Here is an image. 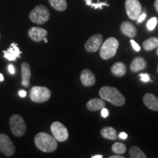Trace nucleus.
I'll return each mask as SVG.
<instances>
[{
    "label": "nucleus",
    "instance_id": "nucleus-1",
    "mask_svg": "<svg viewBox=\"0 0 158 158\" xmlns=\"http://www.w3.org/2000/svg\"><path fill=\"white\" fill-rule=\"evenodd\" d=\"M100 97L115 106H122L125 103V98L117 89L109 86H103L99 91Z\"/></svg>",
    "mask_w": 158,
    "mask_h": 158
},
{
    "label": "nucleus",
    "instance_id": "nucleus-2",
    "mask_svg": "<svg viewBox=\"0 0 158 158\" xmlns=\"http://www.w3.org/2000/svg\"><path fill=\"white\" fill-rule=\"evenodd\" d=\"M35 143L37 149L44 152H52L58 147L56 138L46 133H37L35 138Z\"/></svg>",
    "mask_w": 158,
    "mask_h": 158
},
{
    "label": "nucleus",
    "instance_id": "nucleus-3",
    "mask_svg": "<svg viewBox=\"0 0 158 158\" xmlns=\"http://www.w3.org/2000/svg\"><path fill=\"white\" fill-rule=\"evenodd\" d=\"M118 48V41L115 37H109L102 44L100 55L102 59L107 60L115 56Z\"/></svg>",
    "mask_w": 158,
    "mask_h": 158
},
{
    "label": "nucleus",
    "instance_id": "nucleus-4",
    "mask_svg": "<svg viewBox=\"0 0 158 158\" xmlns=\"http://www.w3.org/2000/svg\"><path fill=\"white\" fill-rule=\"evenodd\" d=\"M29 19L33 23L43 24L50 19V12L44 5H37L29 13Z\"/></svg>",
    "mask_w": 158,
    "mask_h": 158
},
{
    "label": "nucleus",
    "instance_id": "nucleus-5",
    "mask_svg": "<svg viewBox=\"0 0 158 158\" xmlns=\"http://www.w3.org/2000/svg\"><path fill=\"white\" fill-rule=\"evenodd\" d=\"M51 95V92L50 89L45 86H33L29 92L31 101L37 103L46 102L50 99Z\"/></svg>",
    "mask_w": 158,
    "mask_h": 158
},
{
    "label": "nucleus",
    "instance_id": "nucleus-6",
    "mask_svg": "<svg viewBox=\"0 0 158 158\" xmlns=\"http://www.w3.org/2000/svg\"><path fill=\"white\" fill-rule=\"evenodd\" d=\"M10 127L12 133L16 137L23 136L27 130V125L24 120L19 114H14L10 118Z\"/></svg>",
    "mask_w": 158,
    "mask_h": 158
},
{
    "label": "nucleus",
    "instance_id": "nucleus-7",
    "mask_svg": "<svg viewBox=\"0 0 158 158\" xmlns=\"http://www.w3.org/2000/svg\"><path fill=\"white\" fill-rule=\"evenodd\" d=\"M51 130L52 135L56 138V141L64 142L68 140L69 137L68 130L64 124L59 122H54L51 124Z\"/></svg>",
    "mask_w": 158,
    "mask_h": 158
},
{
    "label": "nucleus",
    "instance_id": "nucleus-8",
    "mask_svg": "<svg viewBox=\"0 0 158 158\" xmlns=\"http://www.w3.org/2000/svg\"><path fill=\"white\" fill-rule=\"evenodd\" d=\"M125 8L128 17L134 21L141 14L142 7L138 0H126Z\"/></svg>",
    "mask_w": 158,
    "mask_h": 158
},
{
    "label": "nucleus",
    "instance_id": "nucleus-9",
    "mask_svg": "<svg viewBox=\"0 0 158 158\" xmlns=\"http://www.w3.org/2000/svg\"><path fill=\"white\" fill-rule=\"evenodd\" d=\"M15 147L8 136L0 134V152L7 157H11L15 153Z\"/></svg>",
    "mask_w": 158,
    "mask_h": 158
},
{
    "label": "nucleus",
    "instance_id": "nucleus-10",
    "mask_svg": "<svg viewBox=\"0 0 158 158\" xmlns=\"http://www.w3.org/2000/svg\"><path fill=\"white\" fill-rule=\"evenodd\" d=\"M103 37L101 35L96 34L90 37L85 43V49L90 53H94L98 51L100 48L102 44Z\"/></svg>",
    "mask_w": 158,
    "mask_h": 158
},
{
    "label": "nucleus",
    "instance_id": "nucleus-11",
    "mask_svg": "<svg viewBox=\"0 0 158 158\" xmlns=\"http://www.w3.org/2000/svg\"><path fill=\"white\" fill-rule=\"evenodd\" d=\"M29 37L33 41L37 43H40L44 40L48 35V31L46 29L41 28V27H31L28 31Z\"/></svg>",
    "mask_w": 158,
    "mask_h": 158
},
{
    "label": "nucleus",
    "instance_id": "nucleus-12",
    "mask_svg": "<svg viewBox=\"0 0 158 158\" xmlns=\"http://www.w3.org/2000/svg\"><path fill=\"white\" fill-rule=\"evenodd\" d=\"M4 56L9 61H15L18 58L21 57L22 51L20 50L18 45L15 43H11L10 46L6 51H3Z\"/></svg>",
    "mask_w": 158,
    "mask_h": 158
},
{
    "label": "nucleus",
    "instance_id": "nucleus-13",
    "mask_svg": "<svg viewBox=\"0 0 158 158\" xmlns=\"http://www.w3.org/2000/svg\"><path fill=\"white\" fill-rule=\"evenodd\" d=\"M21 77H22V81L21 84L26 88H28L30 86L31 78V68L27 62H23L21 64Z\"/></svg>",
    "mask_w": 158,
    "mask_h": 158
},
{
    "label": "nucleus",
    "instance_id": "nucleus-14",
    "mask_svg": "<svg viewBox=\"0 0 158 158\" xmlns=\"http://www.w3.org/2000/svg\"><path fill=\"white\" fill-rule=\"evenodd\" d=\"M81 81L85 86H91L95 84V76L92 71L85 69L81 74Z\"/></svg>",
    "mask_w": 158,
    "mask_h": 158
},
{
    "label": "nucleus",
    "instance_id": "nucleus-15",
    "mask_svg": "<svg viewBox=\"0 0 158 158\" xmlns=\"http://www.w3.org/2000/svg\"><path fill=\"white\" fill-rule=\"evenodd\" d=\"M120 29H121L122 34L130 37V38L135 37L137 35V29H136L135 27L129 21H124L122 23Z\"/></svg>",
    "mask_w": 158,
    "mask_h": 158
},
{
    "label": "nucleus",
    "instance_id": "nucleus-16",
    "mask_svg": "<svg viewBox=\"0 0 158 158\" xmlns=\"http://www.w3.org/2000/svg\"><path fill=\"white\" fill-rule=\"evenodd\" d=\"M143 103L148 108L152 110H158V98L152 94H146L143 98Z\"/></svg>",
    "mask_w": 158,
    "mask_h": 158
},
{
    "label": "nucleus",
    "instance_id": "nucleus-17",
    "mask_svg": "<svg viewBox=\"0 0 158 158\" xmlns=\"http://www.w3.org/2000/svg\"><path fill=\"white\" fill-rule=\"evenodd\" d=\"M147 68V62L142 57H136L130 64V70L133 73H138Z\"/></svg>",
    "mask_w": 158,
    "mask_h": 158
},
{
    "label": "nucleus",
    "instance_id": "nucleus-18",
    "mask_svg": "<svg viewBox=\"0 0 158 158\" xmlns=\"http://www.w3.org/2000/svg\"><path fill=\"white\" fill-rule=\"evenodd\" d=\"M106 106V102H104L103 99L94 98L92 99L86 103V108L91 111H96V110H101Z\"/></svg>",
    "mask_w": 158,
    "mask_h": 158
},
{
    "label": "nucleus",
    "instance_id": "nucleus-19",
    "mask_svg": "<svg viewBox=\"0 0 158 158\" xmlns=\"http://www.w3.org/2000/svg\"><path fill=\"white\" fill-rule=\"evenodd\" d=\"M111 73L117 77H122L127 72V67L122 62H116L112 65L110 68Z\"/></svg>",
    "mask_w": 158,
    "mask_h": 158
},
{
    "label": "nucleus",
    "instance_id": "nucleus-20",
    "mask_svg": "<svg viewBox=\"0 0 158 158\" xmlns=\"http://www.w3.org/2000/svg\"><path fill=\"white\" fill-rule=\"evenodd\" d=\"M100 135L106 139L116 140L117 138V133L114 128L111 127H105L100 130Z\"/></svg>",
    "mask_w": 158,
    "mask_h": 158
},
{
    "label": "nucleus",
    "instance_id": "nucleus-21",
    "mask_svg": "<svg viewBox=\"0 0 158 158\" xmlns=\"http://www.w3.org/2000/svg\"><path fill=\"white\" fill-rule=\"evenodd\" d=\"M48 1L52 7L58 11H64L68 7L66 0H48Z\"/></svg>",
    "mask_w": 158,
    "mask_h": 158
},
{
    "label": "nucleus",
    "instance_id": "nucleus-22",
    "mask_svg": "<svg viewBox=\"0 0 158 158\" xmlns=\"http://www.w3.org/2000/svg\"><path fill=\"white\" fill-rule=\"evenodd\" d=\"M158 46V38L157 37H150L146 40L143 43V47L145 50L152 51Z\"/></svg>",
    "mask_w": 158,
    "mask_h": 158
},
{
    "label": "nucleus",
    "instance_id": "nucleus-23",
    "mask_svg": "<svg viewBox=\"0 0 158 158\" xmlns=\"http://www.w3.org/2000/svg\"><path fill=\"white\" fill-rule=\"evenodd\" d=\"M130 157L131 158H146L145 154H144L142 150L138 148V147H133L130 148Z\"/></svg>",
    "mask_w": 158,
    "mask_h": 158
},
{
    "label": "nucleus",
    "instance_id": "nucleus-24",
    "mask_svg": "<svg viewBox=\"0 0 158 158\" xmlns=\"http://www.w3.org/2000/svg\"><path fill=\"white\" fill-rule=\"evenodd\" d=\"M127 147L122 143H115L112 146V151L115 154H118V155H122V154L126 152Z\"/></svg>",
    "mask_w": 158,
    "mask_h": 158
},
{
    "label": "nucleus",
    "instance_id": "nucleus-25",
    "mask_svg": "<svg viewBox=\"0 0 158 158\" xmlns=\"http://www.w3.org/2000/svg\"><path fill=\"white\" fill-rule=\"evenodd\" d=\"M157 19L156 17H154V18H152L151 19L149 20V21H148L147 23V29H149V31H152L155 29L156 25H157Z\"/></svg>",
    "mask_w": 158,
    "mask_h": 158
},
{
    "label": "nucleus",
    "instance_id": "nucleus-26",
    "mask_svg": "<svg viewBox=\"0 0 158 158\" xmlns=\"http://www.w3.org/2000/svg\"><path fill=\"white\" fill-rule=\"evenodd\" d=\"M139 77H140V78H141V80L143 82H148V81H150L149 75L147 74V73H141V74H140L139 75Z\"/></svg>",
    "mask_w": 158,
    "mask_h": 158
},
{
    "label": "nucleus",
    "instance_id": "nucleus-27",
    "mask_svg": "<svg viewBox=\"0 0 158 158\" xmlns=\"http://www.w3.org/2000/svg\"><path fill=\"white\" fill-rule=\"evenodd\" d=\"M130 43H131L132 46H133V48L135 51H139L140 50H141V48H140V46L138 45V43H136L135 40H130Z\"/></svg>",
    "mask_w": 158,
    "mask_h": 158
},
{
    "label": "nucleus",
    "instance_id": "nucleus-28",
    "mask_svg": "<svg viewBox=\"0 0 158 158\" xmlns=\"http://www.w3.org/2000/svg\"><path fill=\"white\" fill-rule=\"evenodd\" d=\"M108 114H109V113H108V110L107 108H105V107L103 108H102L101 109V116H102L103 118H106L108 117Z\"/></svg>",
    "mask_w": 158,
    "mask_h": 158
},
{
    "label": "nucleus",
    "instance_id": "nucleus-29",
    "mask_svg": "<svg viewBox=\"0 0 158 158\" xmlns=\"http://www.w3.org/2000/svg\"><path fill=\"white\" fill-rule=\"evenodd\" d=\"M7 69H8L9 73L10 74H15V69L13 64H9L8 67H7Z\"/></svg>",
    "mask_w": 158,
    "mask_h": 158
},
{
    "label": "nucleus",
    "instance_id": "nucleus-30",
    "mask_svg": "<svg viewBox=\"0 0 158 158\" xmlns=\"http://www.w3.org/2000/svg\"><path fill=\"white\" fill-rule=\"evenodd\" d=\"M146 17H147V15H146V13H142V14H141V15H140V16L138 17V19H137L138 23L143 22V21H144V19H146Z\"/></svg>",
    "mask_w": 158,
    "mask_h": 158
},
{
    "label": "nucleus",
    "instance_id": "nucleus-31",
    "mask_svg": "<svg viewBox=\"0 0 158 158\" xmlns=\"http://www.w3.org/2000/svg\"><path fill=\"white\" fill-rule=\"evenodd\" d=\"M19 95L21 97V98H25L27 96V92L25 90H19Z\"/></svg>",
    "mask_w": 158,
    "mask_h": 158
},
{
    "label": "nucleus",
    "instance_id": "nucleus-32",
    "mask_svg": "<svg viewBox=\"0 0 158 158\" xmlns=\"http://www.w3.org/2000/svg\"><path fill=\"white\" fill-rule=\"evenodd\" d=\"M118 137L122 138V139H126V138H127V133H125L124 132H122V133L118 135Z\"/></svg>",
    "mask_w": 158,
    "mask_h": 158
},
{
    "label": "nucleus",
    "instance_id": "nucleus-33",
    "mask_svg": "<svg viewBox=\"0 0 158 158\" xmlns=\"http://www.w3.org/2000/svg\"><path fill=\"white\" fill-rule=\"evenodd\" d=\"M85 2H86V5H89V6H91L94 3L93 0H85Z\"/></svg>",
    "mask_w": 158,
    "mask_h": 158
},
{
    "label": "nucleus",
    "instance_id": "nucleus-34",
    "mask_svg": "<svg viewBox=\"0 0 158 158\" xmlns=\"http://www.w3.org/2000/svg\"><path fill=\"white\" fill-rule=\"evenodd\" d=\"M154 5H155V7L156 11H157L158 13V0H155V4H154Z\"/></svg>",
    "mask_w": 158,
    "mask_h": 158
},
{
    "label": "nucleus",
    "instance_id": "nucleus-35",
    "mask_svg": "<svg viewBox=\"0 0 158 158\" xmlns=\"http://www.w3.org/2000/svg\"><path fill=\"white\" fill-rule=\"evenodd\" d=\"M92 158H102V155H96L92 156Z\"/></svg>",
    "mask_w": 158,
    "mask_h": 158
},
{
    "label": "nucleus",
    "instance_id": "nucleus-36",
    "mask_svg": "<svg viewBox=\"0 0 158 158\" xmlns=\"http://www.w3.org/2000/svg\"><path fill=\"white\" fill-rule=\"evenodd\" d=\"M109 158H124V157H122V156H111V157H109Z\"/></svg>",
    "mask_w": 158,
    "mask_h": 158
},
{
    "label": "nucleus",
    "instance_id": "nucleus-37",
    "mask_svg": "<svg viewBox=\"0 0 158 158\" xmlns=\"http://www.w3.org/2000/svg\"><path fill=\"white\" fill-rule=\"evenodd\" d=\"M4 81V76L2 73H0V81Z\"/></svg>",
    "mask_w": 158,
    "mask_h": 158
},
{
    "label": "nucleus",
    "instance_id": "nucleus-38",
    "mask_svg": "<svg viewBox=\"0 0 158 158\" xmlns=\"http://www.w3.org/2000/svg\"><path fill=\"white\" fill-rule=\"evenodd\" d=\"M43 40L45 41V43H48V40H47L46 37H45V38H44V40Z\"/></svg>",
    "mask_w": 158,
    "mask_h": 158
},
{
    "label": "nucleus",
    "instance_id": "nucleus-39",
    "mask_svg": "<svg viewBox=\"0 0 158 158\" xmlns=\"http://www.w3.org/2000/svg\"><path fill=\"white\" fill-rule=\"evenodd\" d=\"M157 54L158 55V48H157Z\"/></svg>",
    "mask_w": 158,
    "mask_h": 158
},
{
    "label": "nucleus",
    "instance_id": "nucleus-40",
    "mask_svg": "<svg viewBox=\"0 0 158 158\" xmlns=\"http://www.w3.org/2000/svg\"><path fill=\"white\" fill-rule=\"evenodd\" d=\"M0 37H1V35H0Z\"/></svg>",
    "mask_w": 158,
    "mask_h": 158
}]
</instances>
